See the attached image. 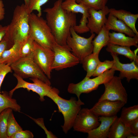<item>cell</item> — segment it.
<instances>
[{"mask_svg":"<svg viewBox=\"0 0 138 138\" xmlns=\"http://www.w3.org/2000/svg\"><path fill=\"white\" fill-rule=\"evenodd\" d=\"M53 51L54 59L52 70L60 71L73 67L80 63L79 59L71 52L68 47L61 45L56 42L53 47Z\"/></svg>","mask_w":138,"mask_h":138,"instance_id":"ba28073f","label":"cell"},{"mask_svg":"<svg viewBox=\"0 0 138 138\" xmlns=\"http://www.w3.org/2000/svg\"><path fill=\"white\" fill-rule=\"evenodd\" d=\"M59 91L57 88L52 87L47 97L51 99L57 105L59 111L62 114L64 123L61 127L65 134L73 127L75 119L81 106L84 105L80 99L72 97L69 100L65 99L59 96Z\"/></svg>","mask_w":138,"mask_h":138,"instance_id":"3957f363","label":"cell"},{"mask_svg":"<svg viewBox=\"0 0 138 138\" xmlns=\"http://www.w3.org/2000/svg\"><path fill=\"white\" fill-rule=\"evenodd\" d=\"M109 30L104 25L92 41L93 53L99 54L101 49L109 43Z\"/></svg>","mask_w":138,"mask_h":138,"instance_id":"d4e9b609","label":"cell"},{"mask_svg":"<svg viewBox=\"0 0 138 138\" xmlns=\"http://www.w3.org/2000/svg\"><path fill=\"white\" fill-rule=\"evenodd\" d=\"M113 63V60H106L103 62H100L93 73L92 76H98L106 71L112 68Z\"/></svg>","mask_w":138,"mask_h":138,"instance_id":"d6a6232c","label":"cell"},{"mask_svg":"<svg viewBox=\"0 0 138 138\" xmlns=\"http://www.w3.org/2000/svg\"><path fill=\"white\" fill-rule=\"evenodd\" d=\"M32 54L21 57L11 64L12 70L14 73L23 79L37 78L51 85L50 79L34 61Z\"/></svg>","mask_w":138,"mask_h":138,"instance_id":"5b68a950","label":"cell"},{"mask_svg":"<svg viewBox=\"0 0 138 138\" xmlns=\"http://www.w3.org/2000/svg\"><path fill=\"white\" fill-rule=\"evenodd\" d=\"M130 133L128 126L117 117L110 128L108 138H126Z\"/></svg>","mask_w":138,"mask_h":138,"instance_id":"44dd1931","label":"cell"},{"mask_svg":"<svg viewBox=\"0 0 138 138\" xmlns=\"http://www.w3.org/2000/svg\"><path fill=\"white\" fill-rule=\"evenodd\" d=\"M109 13L123 22L138 36V32L135 27L138 18V14H133L123 9L117 10L114 8L109 9Z\"/></svg>","mask_w":138,"mask_h":138,"instance_id":"ac0fdd59","label":"cell"},{"mask_svg":"<svg viewBox=\"0 0 138 138\" xmlns=\"http://www.w3.org/2000/svg\"><path fill=\"white\" fill-rule=\"evenodd\" d=\"M71 35L67 38L66 43L72 53L79 60L80 63L86 56L93 52V39L95 36L94 33L86 38L79 35L73 27L70 29Z\"/></svg>","mask_w":138,"mask_h":138,"instance_id":"52a82bcc","label":"cell"},{"mask_svg":"<svg viewBox=\"0 0 138 138\" xmlns=\"http://www.w3.org/2000/svg\"><path fill=\"white\" fill-rule=\"evenodd\" d=\"M34 43L35 41L30 35L26 40L21 42L19 49L21 58L27 57L32 54Z\"/></svg>","mask_w":138,"mask_h":138,"instance_id":"83f0119b","label":"cell"},{"mask_svg":"<svg viewBox=\"0 0 138 138\" xmlns=\"http://www.w3.org/2000/svg\"><path fill=\"white\" fill-rule=\"evenodd\" d=\"M49 0H29L28 6L30 13H31L33 11H37V14L39 16H41L42 13L41 7L45 4Z\"/></svg>","mask_w":138,"mask_h":138,"instance_id":"1f68e13d","label":"cell"},{"mask_svg":"<svg viewBox=\"0 0 138 138\" xmlns=\"http://www.w3.org/2000/svg\"><path fill=\"white\" fill-rule=\"evenodd\" d=\"M13 75L17 80V84L15 87L8 93L9 96L11 97L15 90L22 88L26 89L28 91L31 90L36 93L39 95L40 100L43 101L45 100L44 97L47 96L52 88L50 85L37 78H30V79L33 82L30 83L25 81L15 73Z\"/></svg>","mask_w":138,"mask_h":138,"instance_id":"30bf717a","label":"cell"},{"mask_svg":"<svg viewBox=\"0 0 138 138\" xmlns=\"http://www.w3.org/2000/svg\"><path fill=\"white\" fill-rule=\"evenodd\" d=\"M33 134L30 131L22 130L15 133L11 138H33Z\"/></svg>","mask_w":138,"mask_h":138,"instance_id":"8d00e7d4","label":"cell"},{"mask_svg":"<svg viewBox=\"0 0 138 138\" xmlns=\"http://www.w3.org/2000/svg\"><path fill=\"white\" fill-rule=\"evenodd\" d=\"M31 13L25 4L17 5L15 7L11 22L7 26L5 35L13 44L16 41H23L29 36V19Z\"/></svg>","mask_w":138,"mask_h":138,"instance_id":"7a4b0ae2","label":"cell"},{"mask_svg":"<svg viewBox=\"0 0 138 138\" xmlns=\"http://www.w3.org/2000/svg\"><path fill=\"white\" fill-rule=\"evenodd\" d=\"M117 116H101L98 117L100 123L96 128L91 130L88 133V138H107L110 128Z\"/></svg>","mask_w":138,"mask_h":138,"instance_id":"e0dca14e","label":"cell"},{"mask_svg":"<svg viewBox=\"0 0 138 138\" xmlns=\"http://www.w3.org/2000/svg\"><path fill=\"white\" fill-rule=\"evenodd\" d=\"M5 14V9L3 1L0 0V21L3 20Z\"/></svg>","mask_w":138,"mask_h":138,"instance_id":"f35d334b","label":"cell"},{"mask_svg":"<svg viewBox=\"0 0 138 138\" xmlns=\"http://www.w3.org/2000/svg\"><path fill=\"white\" fill-rule=\"evenodd\" d=\"M29 35L41 46L53 50L56 42L46 20L33 13L29 19Z\"/></svg>","mask_w":138,"mask_h":138,"instance_id":"277c9868","label":"cell"},{"mask_svg":"<svg viewBox=\"0 0 138 138\" xmlns=\"http://www.w3.org/2000/svg\"><path fill=\"white\" fill-rule=\"evenodd\" d=\"M62 6L66 11L75 14L80 13L82 14L80 24L74 27L75 30L77 33H83L89 31L87 26L89 15L88 8L81 3H77L76 0H65L62 2Z\"/></svg>","mask_w":138,"mask_h":138,"instance_id":"4fadbf2b","label":"cell"},{"mask_svg":"<svg viewBox=\"0 0 138 138\" xmlns=\"http://www.w3.org/2000/svg\"><path fill=\"white\" fill-rule=\"evenodd\" d=\"M12 72L10 66L4 63H0V93L1 87L6 75Z\"/></svg>","mask_w":138,"mask_h":138,"instance_id":"836d02e7","label":"cell"},{"mask_svg":"<svg viewBox=\"0 0 138 138\" xmlns=\"http://www.w3.org/2000/svg\"><path fill=\"white\" fill-rule=\"evenodd\" d=\"M125 104L120 101L103 100L98 101L90 110L98 117L101 116L111 117L116 116Z\"/></svg>","mask_w":138,"mask_h":138,"instance_id":"5bb4252c","label":"cell"},{"mask_svg":"<svg viewBox=\"0 0 138 138\" xmlns=\"http://www.w3.org/2000/svg\"><path fill=\"white\" fill-rule=\"evenodd\" d=\"M21 42H15L11 48L4 52L0 60V63H4L10 66L21 58L19 53Z\"/></svg>","mask_w":138,"mask_h":138,"instance_id":"cb8c5ba5","label":"cell"},{"mask_svg":"<svg viewBox=\"0 0 138 138\" xmlns=\"http://www.w3.org/2000/svg\"><path fill=\"white\" fill-rule=\"evenodd\" d=\"M108 0H82L80 3L88 8L96 10L103 8L106 6Z\"/></svg>","mask_w":138,"mask_h":138,"instance_id":"4dcf8cb0","label":"cell"},{"mask_svg":"<svg viewBox=\"0 0 138 138\" xmlns=\"http://www.w3.org/2000/svg\"><path fill=\"white\" fill-rule=\"evenodd\" d=\"M62 2L63 0H57L52 7L45 9L43 12L45 13L46 20L56 43L68 47L66 40L71 35V28L76 25V14L63 8Z\"/></svg>","mask_w":138,"mask_h":138,"instance_id":"6da1fadb","label":"cell"},{"mask_svg":"<svg viewBox=\"0 0 138 138\" xmlns=\"http://www.w3.org/2000/svg\"><path fill=\"white\" fill-rule=\"evenodd\" d=\"M12 110L10 108H7L0 113V138H8L7 135L8 120L10 112Z\"/></svg>","mask_w":138,"mask_h":138,"instance_id":"f1b7e54d","label":"cell"},{"mask_svg":"<svg viewBox=\"0 0 138 138\" xmlns=\"http://www.w3.org/2000/svg\"><path fill=\"white\" fill-rule=\"evenodd\" d=\"M98 53H92L85 57L80 62L84 70L87 72L85 77L90 78L100 62Z\"/></svg>","mask_w":138,"mask_h":138,"instance_id":"603a6c76","label":"cell"},{"mask_svg":"<svg viewBox=\"0 0 138 138\" xmlns=\"http://www.w3.org/2000/svg\"><path fill=\"white\" fill-rule=\"evenodd\" d=\"M10 112L8 120L7 135L8 138H11L12 135L17 131L22 130V128L16 121L13 112Z\"/></svg>","mask_w":138,"mask_h":138,"instance_id":"f546056e","label":"cell"},{"mask_svg":"<svg viewBox=\"0 0 138 138\" xmlns=\"http://www.w3.org/2000/svg\"><path fill=\"white\" fill-rule=\"evenodd\" d=\"M76 2L78 3H79L82 0H76Z\"/></svg>","mask_w":138,"mask_h":138,"instance_id":"7bdbcfd3","label":"cell"},{"mask_svg":"<svg viewBox=\"0 0 138 138\" xmlns=\"http://www.w3.org/2000/svg\"><path fill=\"white\" fill-rule=\"evenodd\" d=\"M25 2V4L28 6L29 0H24Z\"/></svg>","mask_w":138,"mask_h":138,"instance_id":"b9f144b4","label":"cell"},{"mask_svg":"<svg viewBox=\"0 0 138 138\" xmlns=\"http://www.w3.org/2000/svg\"><path fill=\"white\" fill-rule=\"evenodd\" d=\"M109 43L120 46L138 48V36L133 37L126 36L124 34L112 32L109 33Z\"/></svg>","mask_w":138,"mask_h":138,"instance_id":"ffe728a7","label":"cell"},{"mask_svg":"<svg viewBox=\"0 0 138 138\" xmlns=\"http://www.w3.org/2000/svg\"><path fill=\"white\" fill-rule=\"evenodd\" d=\"M120 117L122 121L126 125L130 122L138 118V105L128 107H122Z\"/></svg>","mask_w":138,"mask_h":138,"instance_id":"4316f807","label":"cell"},{"mask_svg":"<svg viewBox=\"0 0 138 138\" xmlns=\"http://www.w3.org/2000/svg\"><path fill=\"white\" fill-rule=\"evenodd\" d=\"M113 68L108 70L101 75L93 78L85 77L81 81L76 83H71L68 87V92L76 95L78 99L82 93H88L96 90L101 84L110 80L114 76L115 72Z\"/></svg>","mask_w":138,"mask_h":138,"instance_id":"8992f818","label":"cell"},{"mask_svg":"<svg viewBox=\"0 0 138 138\" xmlns=\"http://www.w3.org/2000/svg\"><path fill=\"white\" fill-rule=\"evenodd\" d=\"M32 55L35 62L48 78L50 79L51 67L54 59L53 51L42 47L35 41Z\"/></svg>","mask_w":138,"mask_h":138,"instance_id":"8fae6325","label":"cell"},{"mask_svg":"<svg viewBox=\"0 0 138 138\" xmlns=\"http://www.w3.org/2000/svg\"><path fill=\"white\" fill-rule=\"evenodd\" d=\"M105 26L109 30H112L123 33L130 37L137 36L123 22L110 13L107 18Z\"/></svg>","mask_w":138,"mask_h":138,"instance_id":"d6986e66","label":"cell"},{"mask_svg":"<svg viewBox=\"0 0 138 138\" xmlns=\"http://www.w3.org/2000/svg\"><path fill=\"white\" fill-rule=\"evenodd\" d=\"M89 12L87 26L91 34H98L105 25L107 19L106 16L109 13V8L107 6L98 10L89 8Z\"/></svg>","mask_w":138,"mask_h":138,"instance_id":"9a60e30c","label":"cell"},{"mask_svg":"<svg viewBox=\"0 0 138 138\" xmlns=\"http://www.w3.org/2000/svg\"><path fill=\"white\" fill-rule=\"evenodd\" d=\"M14 44L12 43L5 35L0 42V60L4 52L11 48Z\"/></svg>","mask_w":138,"mask_h":138,"instance_id":"d590c367","label":"cell"},{"mask_svg":"<svg viewBox=\"0 0 138 138\" xmlns=\"http://www.w3.org/2000/svg\"><path fill=\"white\" fill-rule=\"evenodd\" d=\"M121 80L119 77L114 76L109 81L104 83L105 90L98 101L105 100L120 101L126 104L128 95Z\"/></svg>","mask_w":138,"mask_h":138,"instance_id":"9c48e42d","label":"cell"},{"mask_svg":"<svg viewBox=\"0 0 138 138\" xmlns=\"http://www.w3.org/2000/svg\"><path fill=\"white\" fill-rule=\"evenodd\" d=\"M113 58L114 63L112 68L115 71L120 72L119 77L121 79L126 78L129 82L132 79H138V65L134 61L130 63L123 64L121 63L117 55L110 53Z\"/></svg>","mask_w":138,"mask_h":138,"instance_id":"2e32d148","label":"cell"},{"mask_svg":"<svg viewBox=\"0 0 138 138\" xmlns=\"http://www.w3.org/2000/svg\"><path fill=\"white\" fill-rule=\"evenodd\" d=\"M100 123L98 118L88 108L81 109L74 121L73 127L74 131L88 133L96 128Z\"/></svg>","mask_w":138,"mask_h":138,"instance_id":"7c38bea8","label":"cell"},{"mask_svg":"<svg viewBox=\"0 0 138 138\" xmlns=\"http://www.w3.org/2000/svg\"><path fill=\"white\" fill-rule=\"evenodd\" d=\"M127 126L131 133L138 135V118L130 122Z\"/></svg>","mask_w":138,"mask_h":138,"instance_id":"74e56055","label":"cell"},{"mask_svg":"<svg viewBox=\"0 0 138 138\" xmlns=\"http://www.w3.org/2000/svg\"><path fill=\"white\" fill-rule=\"evenodd\" d=\"M33 120L37 124L40 126L45 131L48 138H55L57 137L50 131H49L44 125L43 119L42 118L35 119L28 115H27Z\"/></svg>","mask_w":138,"mask_h":138,"instance_id":"e575fe53","label":"cell"},{"mask_svg":"<svg viewBox=\"0 0 138 138\" xmlns=\"http://www.w3.org/2000/svg\"><path fill=\"white\" fill-rule=\"evenodd\" d=\"M8 108L16 112H19L21 110V107L16 100L10 96L8 92L3 91L0 93V113Z\"/></svg>","mask_w":138,"mask_h":138,"instance_id":"484cf974","label":"cell"},{"mask_svg":"<svg viewBox=\"0 0 138 138\" xmlns=\"http://www.w3.org/2000/svg\"><path fill=\"white\" fill-rule=\"evenodd\" d=\"M7 26H3L0 25V42L5 36L7 31Z\"/></svg>","mask_w":138,"mask_h":138,"instance_id":"ab89813d","label":"cell"},{"mask_svg":"<svg viewBox=\"0 0 138 138\" xmlns=\"http://www.w3.org/2000/svg\"><path fill=\"white\" fill-rule=\"evenodd\" d=\"M127 138H138V135H134L130 133L128 136Z\"/></svg>","mask_w":138,"mask_h":138,"instance_id":"60d3db41","label":"cell"},{"mask_svg":"<svg viewBox=\"0 0 138 138\" xmlns=\"http://www.w3.org/2000/svg\"><path fill=\"white\" fill-rule=\"evenodd\" d=\"M106 50L110 53L121 55L128 58L132 62L134 61L138 65V56L130 49V47L108 43Z\"/></svg>","mask_w":138,"mask_h":138,"instance_id":"7402d4cb","label":"cell"}]
</instances>
